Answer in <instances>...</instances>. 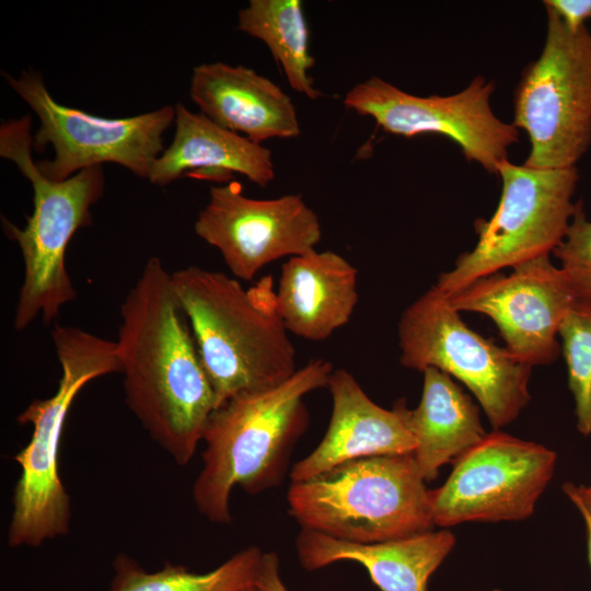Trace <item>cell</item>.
Segmentation results:
<instances>
[{"label": "cell", "mask_w": 591, "mask_h": 591, "mask_svg": "<svg viewBox=\"0 0 591 591\" xmlns=\"http://www.w3.org/2000/svg\"><path fill=\"white\" fill-rule=\"evenodd\" d=\"M358 299V270L334 251L313 250L281 266L277 310L290 334L327 339L349 322Z\"/></svg>", "instance_id": "obj_18"}, {"label": "cell", "mask_w": 591, "mask_h": 591, "mask_svg": "<svg viewBox=\"0 0 591 591\" xmlns=\"http://www.w3.org/2000/svg\"><path fill=\"white\" fill-rule=\"evenodd\" d=\"M556 453L494 431L457 460L445 483L430 490L433 525L529 518L551 482Z\"/></svg>", "instance_id": "obj_12"}, {"label": "cell", "mask_w": 591, "mask_h": 591, "mask_svg": "<svg viewBox=\"0 0 591 591\" xmlns=\"http://www.w3.org/2000/svg\"><path fill=\"white\" fill-rule=\"evenodd\" d=\"M545 9V44L521 73L512 124L530 140L524 165L567 169L591 146V33L587 26L571 30Z\"/></svg>", "instance_id": "obj_7"}, {"label": "cell", "mask_w": 591, "mask_h": 591, "mask_svg": "<svg viewBox=\"0 0 591 591\" xmlns=\"http://www.w3.org/2000/svg\"><path fill=\"white\" fill-rule=\"evenodd\" d=\"M422 374L421 398L408 412V427L416 440V465L425 482H431L442 465L457 460L487 433L478 407L452 376L437 368Z\"/></svg>", "instance_id": "obj_20"}, {"label": "cell", "mask_w": 591, "mask_h": 591, "mask_svg": "<svg viewBox=\"0 0 591 591\" xmlns=\"http://www.w3.org/2000/svg\"><path fill=\"white\" fill-rule=\"evenodd\" d=\"M255 588L258 591H289L281 579L280 561L275 552L263 554Z\"/></svg>", "instance_id": "obj_26"}, {"label": "cell", "mask_w": 591, "mask_h": 591, "mask_svg": "<svg viewBox=\"0 0 591 591\" xmlns=\"http://www.w3.org/2000/svg\"><path fill=\"white\" fill-rule=\"evenodd\" d=\"M125 401L178 465L194 457L216 396L171 274L150 257L120 305L116 340Z\"/></svg>", "instance_id": "obj_1"}, {"label": "cell", "mask_w": 591, "mask_h": 591, "mask_svg": "<svg viewBox=\"0 0 591 591\" xmlns=\"http://www.w3.org/2000/svg\"><path fill=\"white\" fill-rule=\"evenodd\" d=\"M494 591H500V590L496 589V590H494Z\"/></svg>", "instance_id": "obj_30"}, {"label": "cell", "mask_w": 591, "mask_h": 591, "mask_svg": "<svg viewBox=\"0 0 591 591\" xmlns=\"http://www.w3.org/2000/svg\"><path fill=\"white\" fill-rule=\"evenodd\" d=\"M402 366L437 368L462 382L494 429L513 421L530 401L532 367L471 329L434 286L409 304L398 322Z\"/></svg>", "instance_id": "obj_9"}, {"label": "cell", "mask_w": 591, "mask_h": 591, "mask_svg": "<svg viewBox=\"0 0 591 591\" xmlns=\"http://www.w3.org/2000/svg\"><path fill=\"white\" fill-rule=\"evenodd\" d=\"M326 387L333 402L327 430L317 447L292 466L291 482L310 479L349 461L415 451L404 399L392 409L379 406L346 369H334Z\"/></svg>", "instance_id": "obj_15"}, {"label": "cell", "mask_w": 591, "mask_h": 591, "mask_svg": "<svg viewBox=\"0 0 591 591\" xmlns=\"http://www.w3.org/2000/svg\"><path fill=\"white\" fill-rule=\"evenodd\" d=\"M455 545L447 530H431L378 543H350L301 529L296 538L300 565L314 571L338 561L363 566L381 591H427L431 575Z\"/></svg>", "instance_id": "obj_19"}, {"label": "cell", "mask_w": 591, "mask_h": 591, "mask_svg": "<svg viewBox=\"0 0 591 591\" xmlns=\"http://www.w3.org/2000/svg\"><path fill=\"white\" fill-rule=\"evenodd\" d=\"M447 297L457 312L490 317L506 348L531 367L555 361L560 324L577 300L549 254L514 266L509 275L477 278Z\"/></svg>", "instance_id": "obj_14"}, {"label": "cell", "mask_w": 591, "mask_h": 591, "mask_svg": "<svg viewBox=\"0 0 591 591\" xmlns=\"http://www.w3.org/2000/svg\"><path fill=\"white\" fill-rule=\"evenodd\" d=\"M234 173L267 186L275 178L271 151L178 102L173 141L153 163L148 181L165 186L190 176L229 183Z\"/></svg>", "instance_id": "obj_17"}, {"label": "cell", "mask_w": 591, "mask_h": 591, "mask_svg": "<svg viewBox=\"0 0 591 591\" xmlns=\"http://www.w3.org/2000/svg\"><path fill=\"white\" fill-rule=\"evenodd\" d=\"M246 591H258L255 587L247 589Z\"/></svg>", "instance_id": "obj_29"}, {"label": "cell", "mask_w": 591, "mask_h": 591, "mask_svg": "<svg viewBox=\"0 0 591 591\" xmlns=\"http://www.w3.org/2000/svg\"><path fill=\"white\" fill-rule=\"evenodd\" d=\"M264 552L250 546L215 569L197 573L182 565L165 564L149 572L127 554L113 560L108 591H246L255 587Z\"/></svg>", "instance_id": "obj_22"}, {"label": "cell", "mask_w": 591, "mask_h": 591, "mask_svg": "<svg viewBox=\"0 0 591 591\" xmlns=\"http://www.w3.org/2000/svg\"><path fill=\"white\" fill-rule=\"evenodd\" d=\"M568 370V386L575 398L577 428L591 433V302L577 299L558 332Z\"/></svg>", "instance_id": "obj_23"}, {"label": "cell", "mask_w": 591, "mask_h": 591, "mask_svg": "<svg viewBox=\"0 0 591 591\" xmlns=\"http://www.w3.org/2000/svg\"><path fill=\"white\" fill-rule=\"evenodd\" d=\"M289 514L301 529L350 543H378L431 530L430 489L413 453L349 461L291 482Z\"/></svg>", "instance_id": "obj_6"}, {"label": "cell", "mask_w": 591, "mask_h": 591, "mask_svg": "<svg viewBox=\"0 0 591 591\" xmlns=\"http://www.w3.org/2000/svg\"><path fill=\"white\" fill-rule=\"evenodd\" d=\"M497 175L502 192L496 211L488 220L475 221L476 245L433 285L445 296L477 278L549 254L563 241L576 212L577 166L534 169L505 160Z\"/></svg>", "instance_id": "obj_8"}, {"label": "cell", "mask_w": 591, "mask_h": 591, "mask_svg": "<svg viewBox=\"0 0 591 591\" xmlns=\"http://www.w3.org/2000/svg\"><path fill=\"white\" fill-rule=\"evenodd\" d=\"M333 370L329 361L313 359L283 383L236 395L215 409L202 436V466L192 489L204 518L230 524L235 487L257 495L281 484L309 424L304 397L326 387Z\"/></svg>", "instance_id": "obj_2"}, {"label": "cell", "mask_w": 591, "mask_h": 591, "mask_svg": "<svg viewBox=\"0 0 591 591\" xmlns=\"http://www.w3.org/2000/svg\"><path fill=\"white\" fill-rule=\"evenodd\" d=\"M30 116L3 121L0 157L12 161L32 185L33 212L19 228L2 219L5 234L20 247L24 278L13 317L21 332L38 316L49 323L73 301L77 292L66 267V251L76 232L91 224V208L102 197L105 176L102 165L84 169L65 181L45 177L32 155Z\"/></svg>", "instance_id": "obj_5"}, {"label": "cell", "mask_w": 591, "mask_h": 591, "mask_svg": "<svg viewBox=\"0 0 591 591\" xmlns=\"http://www.w3.org/2000/svg\"><path fill=\"white\" fill-rule=\"evenodd\" d=\"M51 338L61 368L56 392L34 399L19 415L32 425L28 443L13 460L20 476L12 495L8 530L11 547H38L69 532L70 497L59 474V448L69 409L79 392L91 381L121 373L116 341L74 326L56 324Z\"/></svg>", "instance_id": "obj_4"}, {"label": "cell", "mask_w": 591, "mask_h": 591, "mask_svg": "<svg viewBox=\"0 0 591 591\" xmlns=\"http://www.w3.org/2000/svg\"><path fill=\"white\" fill-rule=\"evenodd\" d=\"M194 230L244 281L277 259L316 250L322 237L318 217L301 195L256 199L245 196L237 182L211 187Z\"/></svg>", "instance_id": "obj_13"}, {"label": "cell", "mask_w": 591, "mask_h": 591, "mask_svg": "<svg viewBox=\"0 0 591 591\" xmlns=\"http://www.w3.org/2000/svg\"><path fill=\"white\" fill-rule=\"evenodd\" d=\"M237 28L268 47L294 91L313 101L322 96L309 74L314 58L301 1L250 0L237 13Z\"/></svg>", "instance_id": "obj_21"}, {"label": "cell", "mask_w": 591, "mask_h": 591, "mask_svg": "<svg viewBox=\"0 0 591 591\" xmlns=\"http://www.w3.org/2000/svg\"><path fill=\"white\" fill-rule=\"evenodd\" d=\"M2 74L38 117L34 149L42 151L48 143L54 148L51 160L36 162L45 177L65 181L84 169L115 163L149 179L153 163L164 151V132L175 123V106L131 117H100L58 103L39 72Z\"/></svg>", "instance_id": "obj_10"}, {"label": "cell", "mask_w": 591, "mask_h": 591, "mask_svg": "<svg viewBox=\"0 0 591 591\" xmlns=\"http://www.w3.org/2000/svg\"><path fill=\"white\" fill-rule=\"evenodd\" d=\"M553 252L560 260L559 268L576 298L591 302V220L587 218L581 201L563 241Z\"/></svg>", "instance_id": "obj_24"}, {"label": "cell", "mask_w": 591, "mask_h": 591, "mask_svg": "<svg viewBox=\"0 0 591 591\" xmlns=\"http://www.w3.org/2000/svg\"><path fill=\"white\" fill-rule=\"evenodd\" d=\"M494 82L475 77L459 93L417 96L372 76L345 95L347 108L374 119L385 132L413 138L434 134L453 140L470 162L489 174L508 160L509 148L519 142V129L498 118L490 106Z\"/></svg>", "instance_id": "obj_11"}, {"label": "cell", "mask_w": 591, "mask_h": 591, "mask_svg": "<svg viewBox=\"0 0 591 591\" xmlns=\"http://www.w3.org/2000/svg\"><path fill=\"white\" fill-rule=\"evenodd\" d=\"M563 490L580 513L586 514L591 519V485L576 486L571 483H566Z\"/></svg>", "instance_id": "obj_27"}, {"label": "cell", "mask_w": 591, "mask_h": 591, "mask_svg": "<svg viewBox=\"0 0 591 591\" xmlns=\"http://www.w3.org/2000/svg\"><path fill=\"white\" fill-rule=\"evenodd\" d=\"M189 96L210 120L241 132L256 143L300 136L291 97L270 79L248 67L224 62L196 66Z\"/></svg>", "instance_id": "obj_16"}, {"label": "cell", "mask_w": 591, "mask_h": 591, "mask_svg": "<svg viewBox=\"0 0 591 591\" xmlns=\"http://www.w3.org/2000/svg\"><path fill=\"white\" fill-rule=\"evenodd\" d=\"M581 515H582V518L584 520V525H586V530H587L589 561H590V565H591V519L586 514H581Z\"/></svg>", "instance_id": "obj_28"}, {"label": "cell", "mask_w": 591, "mask_h": 591, "mask_svg": "<svg viewBox=\"0 0 591 591\" xmlns=\"http://www.w3.org/2000/svg\"><path fill=\"white\" fill-rule=\"evenodd\" d=\"M543 4L571 30L586 26V21L591 19V0H545Z\"/></svg>", "instance_id": "obj_25"}, {"label": "cell", "mask_w": 591, "mask_h": 591, "mask_svg": "<svg viewBox=\"0 0 591 591\" xmlns=\"http://www.w3.org/2000/svg\"><path fill=\"white\" fill-rule=\"evenodd\" d=\"M213 389L216 408L275 387L297 369L296 349L277 310L271 275L245 289L228 275L188 266L171 274Z\"/></svg>", "instance_id": "obj_3"}]
</instances>
